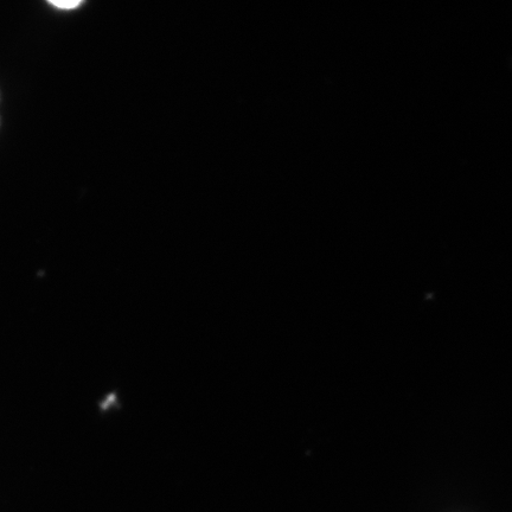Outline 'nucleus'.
Returning <instances> with one entry per match:
<instances>
[{
    "label": "nucleus",
    "mask_w": 512,
    "mask_h": 512,
    "mask_svg": "<svg viewBox=\"0 0 512 512\" xmlns=\"http://www.w3.org/2000/svg\"><path fill=\"white\" fill-rule=\"evenodd\" d=\"M56 8L67 10V9H74L78 8V6L81 4V2H51Z\"/></svg>",
    "instance_id": "obj_1"
}]
</instances>
